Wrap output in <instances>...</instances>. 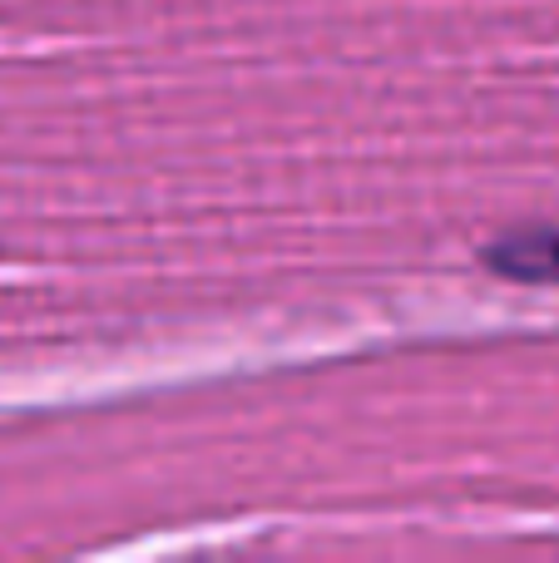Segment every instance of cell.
<instances>
[{
    "label": "cell",
    "mask_w": 559,
    "mask_h": 563,
    "mask_svg": "<svg viewBox=\"0 0 559 563\" xmlns=\"http://www.w3.org/2000/svg\"><path fill=\"white\" fill-rule=\"evenodd\" d=\"M485 263L501 277L550 282V287H559V233L555 228H545V233H511L485 247Z\"/></svg>",
    "instance_id": "1"
}]
</instances>
